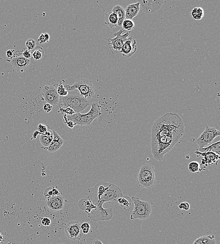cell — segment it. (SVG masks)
<instances>
[{
    "label": "cell",
    "mask_w": 220,
    "mask_h": 244,
    "mask_svg": "<svg viewBox=\"0 0 220 244\" xmlns=\"http://www.w3.org/2000/svg\"><path fill=\"white\" fill-rule=\"evenodd\" d=\"M184 126L180 116L167 113L154 122L151 132L152 153L158 162L173 148L184 133Z\"/></svg>",
    "instance_id": "cell-1"
},
{
    "label": "cell",
    "mask_w": 220,
    "mask_h": 244,
    "mask_svg": "<svg viewBox=\"0 0 220 244\" xmlns=\"http://www.w3.org/2000/svg\"><path fill=\"white\" fill-rule=\"evenodd\" d=\"M63 107H70L76 113H80L89 105L87 99L75 91L68 92V95L62 98Z\"/></svg>",
    "instance_id": "cell-2"
},
{
    "label": "cell",
    "mask_w": 220,
    "mask_h": 244,
    "mask_svg": "<svg viewBox=\"0 0 220 244\" xmlns=\"http://www.w3.org/2000/svg\"><path fill=\"white\" fill-rule=\"evenodd\" d=\"M101 115L100 108L98 103L94 102L91 105V108L89 112L86 114L76 113L73 115H67L69 120L73 122L75 124L81 126H89L95 119Z\"/></svg>",
    "instance_id": "cell-3"
},
{
    "label": "cell",
    "mask_w": 220,
    "mask_h": 244,
    "mask_svg": "<svg viewBox=\"0 0 220 244\" xmlns=\"http://www.w3.org/2000/svg\"><path fill=\"white\" fill-rule=\"evenodd\" d=\"M137 182L140 187L149 189L155 183V171L152 165L145 163L141 166L137 176Z\"/></svg>",
    "instance_id": "cell-4"
},
{
    "label": "cell",
    "mask_w": 220,
    "mask_h": 244,
    "mask_svg": "<svg viewBox=\"0 0 220 244\" xmlns=\"http://www.w3.org/2000/svg\"><path fill=\"white\" fill-rule=\"evenodd\" d=\"M134 203V209L131 212L130 219L145 220L150 217L152 212V205L148 201L141 200L138 197H132L131 198Z\"/></svg>",
    "instance_id": "cell-5"
},
{
    "label": "cell",
    "mask_w": 220,
    "mask_h": 244,
    "mask_svg": "<svg viewBox=\"0 0 220 244\" xmlns=\"http://www.w3.org/2000/svg\"><path fill=\"white\" fill-rule=\"evenodd\" d=\"M63 85L68 92L73 91L78 89L80 95L86 99L93 98L96 92L92 82L86 78L78 79L74 84L71 86L65 83Z\"/></svg>",
    "instance_id": "cell-6"
},
{
    "label": "cell",
    "mask_w": 220,
    "mask_h": 244,
    "mask_svg": "<svg viewBox=\"0 0 220 244\" xmlns=\"http://www.w3.org/2000/svg\"><path fill=\"white\" fill-rule=\"evenodd\" d=\"M122 196H123V193L122 190L117 185L110 183L107 189L102 195L99 200L95 204L103 206L106 202L115 203Z\"/></svg>",
    "instance_id": "cell-7"
},
{
    "label": "cell",
    "mask_w": 220,
    "mask_h": 244,
    "mask_svg": "<svg viewBox=\"0 0 220 244\" xmlns=\"http://www.w3.org/2000/svg\"><path fill=\"white\" fill-rule=\"evenodd\" d=\"M220 135V131L215 127L205 126L204 131L197 139V144L199 148H204L212 142L215 138Z\"/></svg>",
    "instance_id": "cell-8"
},
{
    "label": "cell",
    "mask_w": 220,
    "mask_h": 244,
    "mask_svg": "<svg viewBox=\"0 0 220 244\" xmlns=\"http://www.w3.org/2000/svg\"><path fill=\"white\" fill-rule=\"evenodd\" d=\"M124 31V30L123 29L120 30L118 32L114 33L113 34L114 37L113 38L107 39L110 49L113 54H115V53L117 52L119 53L121 50L122 46L130 34V32H129L122 34Z\"/></svg>",
    "instance_id": "cell-9"
},
{
    "label": "cell",
    "mask_w": 220,
    "mask_h": 244,
    "mask_svg": "<svg viewBox=\"0 0 220 244\" xmlns=\"http://www.w3.org/2000/svg\"><path fill=\"white\" fill-rule=\"evenodd\" d=\"M96 209L93 210L89 214H87L88 217L91 221L94 222L98 221H105L112 219L113 216V209L112 208H103V206L96 204Z\"/></svg>",
    "instance_id": "cell-10"
},
{
    "label": "cell",
    "mask_w": 220,
    "mask_h": 244,
    "mask_svg": "<svg viewBox=\"0 0 220 244\" xmlns=\"http://www.w3.org/2000/svg\"><path fill=\"white\" fill-rule=\"evenodd\" d=\"M42 98L46 103L53 106H57L59 102V95L57 92V88L52 85H46L43 86L41 90Z\"/></svg>",
    "instance_id": "cell-11"
},
{
    "label": "cell",
    "mask_w": 220,
    "mask_h": 244,
    "mask_svg": "<svg viewBox=\"0 0 220 244\" xmlns=\"http://www.w3.org/2000/svg\"><path fill=\"white\" fill-rule=\"evenodd\" d=\"M65 232L67 237L71 240H80L82 237L81 224L77 221L68 222L65 226Z\"/></svg>",
    "instance_id": "cell-12"
},
{
    "label": "cell",
    "mask_w": 220,
    "mask_h": 244,
    "mask_svg": "<svg viewBox=\"0 0 220 244\" xmlns=\"http://www.w3.org/2000/svg\"><path fill=\"white\" fill-rule=\"evenodd\" d=\"M138 2L140 4V7L143 12L146 14H152L157 12L166 1H139Z\"/></svg>",
    "instance_id": "cell-13"
},
{
    "label": "cell",
    "mask_w": 220,
    "mask_h": 244,
    "mask_svg": "<svg viewBox=\"0 0 220 244\" xmlns=\"http://www.w3.org/2000/svg\"><path fill=\"white\" fill-rule=\"evenodd\" d=\"M194 152L196 154L198 157H203L204 158L201 159V164L204 166L206 168L208 165H212L218 164V161L220 160V155L213 152H200L196 151Z\"/></svg>",
    "instance_id": "cell-14"
},
{
    "label": "cell",
    "mask_w": 220,
    "mask_h": 244,
    "mask_svg": "<svg viewBox=\"0 0 220 244\" xmlns=\"http://www.w3.org/2000/svg\"><path fill=\"white\" fill-rule=\"evenodd\" d=\"M65 203V200L62 196H57L45 200L46 207L52 211H58L63 209Z\"/></svg>",
    "instance_id": "cell-15"
},
{
    "label": "cell",
    "mask_w": 220,
    "mask_h": 244,
    "mask_svg": "<svg viewBox=\"0 0 220 244\" xmlns=\"http://www.w3.org/2000/svg\"><path fill=\"white\" fill-rule=\"evenodd\" d=\"M137 49L136 41L133 39L132 36H131L128 38L119 53L123 57H130L134 54Z\"/></svg>",
    "instance_id": "cell-16"
},
{
    "label": "cell",
    "mask_w": 220,
    "mask_h": 244,
    "mask_svg": "<svg viewBox=\"0 0 220 244\" xmlns=\"http://www.w3.org/2000/svg\"><path fill=\"white\" fill-rule=\"evenodd\" d=\"M10 62L12 66L15 70L17 71L23 73L28 68L30 65V59H26L23 56L20 55L11 58Z\"/></svg>",
    "instance_id": "cell-17"
},
{
    "label": "cell",
    "mask_w": 220,
    "mask_h": 244,
    "mask_svg": "<svg viewBox=\"0 0 220 244\" xmlns=\"http://www.w3.org/2000/svg\"><path fill=\"white\" fill-rule=\"evenodd\" d=\"M53 131L54 134L53 139L49 147L43 148L50 152H54L58 150L62 147L65 142L62 138L60 137V135L54 130H53Z\"/></svg>",
    "instance_id": "cell-18"
},
{
    "label": "cell",
    "mask_w": 220,
    "mask_h": 244,
    "mask_svg": "<svg viewBox=\"0 0 220 244\" xmlns=\"http://www.w3.org/2000/svg\"><path fill=\"white\" fill-rule=\"evenodd\" d=\"M140 4L137 2L135 4H130L125 8V18L132 20L137 16L140 10Z\"/></svg>",
    "instance_id": "cell-19"
},
{
    "label": "cell",
    "mask_w": 220,
    "mask_h": 244,
    "mask_svg": "<svg viewBox=\"0 0 220 244\" xmlns=\"http://www.w3.org/2000/svg\"><path fill=\"white\" fill-rule=\"evenodd\" d=\"M105 24L110 28L118 26V18L115 13L111 12L106 14Z\"/></svg>",
    "instance_id": "cell-20"
},
{
    "label": "cell",
    "mask_w": 220,
    "mask_h": 244,
    "mask_svg": "<svg viewBox=\"0 0 220 244\" xmlns=\"http://www.w3.org/2000/svg\"><path fill=\"white\" fill-rule=\"evenodd\" d=\"M53 138V131L50 129L48 130L45 134L40 135V142L43 148L49 147Z\"/></svg>",
    "instance_id": "cell-21"
},
{
    "label": "cell",
    "mask_w": 220,
    "mask_h": 244,
    "mask_svg": "<svg viewBox=\"0 0 220 244\" xmlns=\"http://www.w3.org/2000/svg\"><path fill=\"white\" fill-rule=\"evenodd\" d=\"M112 12L115 13L118 18V26H122V24L125 19V11L123 7L117 5L113 7Z\"/></svg>",
    "instance_id": "cell-22"
},
{
    "label": "cell",
    "mask_w": 220,
    "mask_h": 244,
    "mask_svg": "<svg viewBox=\"0 0 220 244\" xmlns=\"http://www.w3.org/2000/svg\"><path fill=\"white\" fill-rule=\"evenodd\" d=\"M197 151L200 152H213L217 155H220V141H217L216 142L211 144L204 148L197 149Z\"/></svg>",
    "instance_id": "cell-23"
},
{
    "label": "cell",
    "mask_w": 220,
    "mask_h": 244,
    "mask_svg": "<svg viewBox=\"0 0 220 244\" xmlns=\"http://www.w3.org/2000/svg\"><path fill=\"white\" fill-rule=\"evenodd\" d=\"M122 209L127 210L131 208L132 205V200L128 197L122 196L119 198L117 200Z\"/></svg>",
    "instance_id": "cell-24"
},
{
    "label": "cell",
    "mask_w": 220,
    "mask_h": 244,
    "mask_svg": "<svg viewBox=\"0 0 220 244\" xmlns=\"http://www.w3.org/2000/svg\"><path fill=\"white\" fill-rule=\"evenodd\" d=\"M188 168L190 171L192 173H199L203 170H205V168L202 166L196 161H192L189 163Z\"/></svg>",
    "instance_id": "cell-25"
},
{
    "label": "cell",
    "mask_w": 220,
    "mask_h": 244,
    "mask_svg": "<svg viewBox=\"0 0 220 244\" xmlns=\"http://www.w3.org/2000/svg\"><path fill=\"white\" fill-rule=\"evenodd\" d=\"M192 17L196 20H200L204 16V10L201 7L193 8L191 12Z\"/></svg>",
    "instance_id": "cell-26"
},
{
    "label": "cell",
    "mask_w": 220,
    "mask_h": 244,
    "mask_svg": "<svg viewBox=\"0 0 220 244\" xmlns=\"http://www.w3.org/2000/svg\"><path fill=\"white\" fill-rule=\"evenodd\" d=\"M32 57L36 61L41 60L44 57L45 55L44 50L43 48H38L37 49L33 51L32 53Z\"/></svg>",
    "instance_id": "cell-27"
},
{
    "label": "cell",
    "mask_w": 220,
    "mask_h": 244,
    "mask_svg": "<svg viewBox=\"0 0 220 244\" xmlns=\"http://www.w3.org/2000/svg\"><path fill=\"white\" fill-rule=\"evenodd\" d=\"M135 26V23H134L132 20L126 19V18H125L123 20L122 25L123 29L124 30H129L130 32L134 28Z\"/></svg>",
    "instance_id": "cell-28"
},
{
    "label": "cell",
    "mask_w": 220,
    "mask_h": 244,
    "mask_svg": "<svg viewBox=\"0 0 220 244\" xmlns=\"http://www.w3.org/2000/svg\"><path fill=\"white\" fill-rule=\"evenodd\" d=\"M57 92L59 96L65 97L68 95L69 92L67 90L62 83L61 82L57 85Z\"/></svg>",
    "instance_id": "cell-29"
},
{
    "label": "cell",
    "mask_w": 220,
    "mask_h": 244,
    "mask_svg": "<svg viewBox=\"0 0 220 244\" xmlns=\"http://www.w3.org/2000/svg\"><path fill=\"white\" fill-rule=\"evenodd\" d=\"M58 112H60L63 115H73L76 114L74 111L70 107H59V110Z\"/></svg>",
    "instance_id": "cell-30"
},
{
    "label": "cell",
    "mask_w": 220,
    "mask_h": 244,
    "mask_svg": "<svg viewBox=\"0 0 220 244\" xmlns=\"http://www.w3.org/2000/svg\"><path fill=\"white\" fill-rule=\"evenodd\" d=\"M53 187H49L46 188L44 190L43 195L45 200H47L54 197L53 192Z\"/></svg>",
    "instance_id": "cell-31"
},
{
    "label": "cell",
    "mask_w": 220,
    "mask_h": 244,
    "mask_svg": "<svg viewBox=\"0 0 220 244\" xmlns=\"http://www.w3.org/2000/svg\"><path fill=\"white\" fill-rule=\"evenodd\" d=\"M50 40V35L48 33H41L38 38L37 41L40 44L49 42Z\"/></svg>",
    "instance_id": "cell-32"
},
{
    "label": "cell",
    "mask_w": 220,
    "mask_h": 244,
    "mask_svg": "<svg viewBox=\"0 0 220 244\" xmlns=\"http://www.w3.org/2000/svg\"><path fill=\"white\" fill-rule=\"evenodd\" d=\"M25 45H26L27 49L30 51L36 48L37 44H36V41L35 40L32 38H29L25 42Z\"/></svg>",
    "instance_id": "cell-33"
},
{
    "label": "cell",
    "mask_w": 220,
    "mask_h": 244,
    "mask_svg": "<svg viewBox=\"0 0 220 244\" xmlns=\"http://www.w3.org/2000/svg\"><path fill=\"white\" fill-rule=\"evenodd\" d=\"M203 244H216V240L213 235L204 236Z\"/></svg>",
    "instance_id": "cell-34"
},
{
    "label": "cell",
    "mask_w": 220,
    "mask_h": 244,
    "mask_svg": "<svg viewBox=\"0 0 220 244\" xmlns=\"http://www.w3.org/2000/svg\"><path fill=\"white\" fill-rule=\"evenodd\" d=\"M49 129L50 127L48 125L40 123L38 126L37 131L41 134H44Z\"/></svg>",
    "instance_id": "cell-35"
},
{
    "label": "cell",
    "mask_w": 220,
    "mask_h": 244,
    "mask_svg": "<svg viewBox=\"0 0 220 244\" xmlns=\"http://www.w3.org/2000/svg\"><path fill=\"white\" fill-rule=\"evenodd\" d=\"M90 228V224L88 222H85L81 224V229L83 234H88V233L89 232Z\"/></svg>",
    "instance_id": "cell-36"
},
{
    "label": "cell",
    "mask_w": 220,
    "mask_h": 244,
    "mask_svg": "<svg viewBox=\"0 0 220 244\" xmlns=\"http://www.w3.org/2000/svg\"><path fill=\"white\" fill-rule=\"evenodd\" d=\"M63 120L64 123H65L66 125L68 126V127L70 128V129L73 128L76 125V124H75L73 122H72V121H70V120L68 119L66 115L63 114Z\"/></svg>",
    "instance_id": "cell-37"
},
{
    "label": "cell",
    "mask_w": 220,
    "mask_h": 244,
    "mask_svg": "<svg viewBox=\"0 0 220 244\" xmlns=\"http://www.w3.org/2000/svg\"><path fill=\"white\" fill-rule=\"evenodd\" d=\"M179 208L181 210H185V211H188L190 208V205L188 202H182L179 204Z\"/></svg>",
    "instance_id": "cell-38"
},
{
    "label": "cell",
    "mask_w": 220,
    "mask_h": 244,
    "mask_svg": "<svg viewBox=\"0 0 220 244\" xmlns=\"http://www.w3.org/2000/svg\"><path fill=\"white\" fill-rule=\"evenodd\" d=\"M22 56L25 58L30 59L32 57V53L29 50L24 49L22 51Z\"/></svg>",
    "instance_id": "cell-39"
},
{
    "label": "cell",
    "mask_w": 220,
    "mask_h": 244,
    "mask_svg": "<svg viewBox=\"0 0 220 244\" xmlns=\"http://www.w3.org/2000/svg\"><path fill=\"white\" fill-rule=\"evenodd\" d=\"M53 110V106L48 103H45L43 106V110L44 112L49 113Z\"/></svg>",
    "instance_id": "cell-40"
},
{
    "label": "cell",
    "mask_w": 220,
    "mask_h": 244,
    "mask_svg": "<svg viewBox=\"0 0 220 244\" xmlns=\"http://www.w3.org/2000/svg\"><path fill=\"white\" fill-rule=\"evenodd\" d=\"M41 223L43 226H49L51 224V220L49 217H43L42 219Z\"/></svg>",
    "instance_id": "cell-41"
},
{
    "label": "cell",
    "mask_w": 220,
    "mask_h": 244,
    "mask_svg": "<svg viewBox=\"0 0 220 244\" xmlns=\"http://www.w3.org/2000/svg\"><path fill=\"white\" fill-rule=\"evenodd\" d=\"M14 52H15L14 50H8L6 52V57L12 58L13 57L14 55Z\"/></svg>",
    "instance_id": "cell-42"
},
{
    "label": "cell",
    "mask_w": 220,
    "mask_h": 244,
    "mask_svg": "<svg viewBox=\"0 0 220 244\" xmlns=\"http://www.w3.org/2000/svg\"><path fill=\"white\" fill-rule=\"evenodd\" d=\"M204 236L200 237L194 241L192 244H203Z\"/></svg>",
    "instance_id": "cell-43"
},
{
    "label": "cell",
    "mask_w": 220,
    "mask_h": 244,
    "mask_svg": "<svg viewBox=\"0 0 220 244\" xmlns=\"http://www.w3.org/2000/svg\"><path fill=\"white\" fill-rule=\"evenodd\" d=\"M53 195L54 197L61 195V193H60L59 191H58L57 188H54V187H53Z\"/></svg>",
    "instance_id": "cell-44"
},
{
    "label": "cell",
    "mask_w": 220,
    "mask_h": 244,
    "mask_svg": "<svg viewBox=\"0 0 220 244\" xmlns=\"http://www.w3.org/2000/svg\"><path fill=\"white\" fill-rule=\"evenodd\" d=\"M38 135H41V134H40V132H38V131H34V133L33 134V138H32V139H36Z\"/></svg>",
    "instance_id": "cell-45"
},
{
    "label": "cell",
    "mask_w": 220,
    "mask_h": 244,
    "mask_svg": "<svg viewBox=\"0 0 220 244\" xmlns=\"http://www.w3.org/2000/svg\"><path fill=\"white\" fill-rule=\"evenodd\" d=\"M4 235H3V234H2L1 232H0V244H2L3 242H4Z\"/></svg>",
    "instance_id": "cell-46"
},
{
    "label": "cell",
    "mask_w": 220,
    "mask_h": 244,
    "mask_svg": "<svg viewBox=\"0 0 220 244\" xmlns=\"http://www.w3.org/2000/svg\"><path fill=\"white\" fill-rule=\"evenodd\" d=\"M94 244H103L101 240H95L94 241Z\"/></svg>",
    "instance_id": "cell-47"
},
{
    "label": "cell",
    "mask_w": 220,
    "mask_h": 244,
    "mask_svg": "<svg viewBox=\"0 0 220 244\" xmlns=\"http://www.w3.org/2000/svg\"><path fill=\"white\" fill-rule=\"evenodd\" d=\"M13 244V243H10V244Z\"/></svg>",
    "instance_id": "cell-48"
},
{
    "label": "cell",
    "mask_w": 220,
    "mask_h": 244,
    "mask_svg": "<svg viewBox=\"0 0 220 244\" xmlns=\"http://www.w3.org/2000/svg\"></svg>",
    "instance_id": "cell-49"
}]
</instances>
